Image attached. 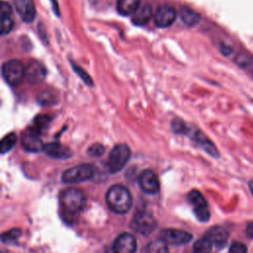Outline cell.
Listing matches in <instances>:
<instances>
[{
  "instance_id": "cell-30",
  "label": "cell",
  "mask_w": 253,
  "mask_h": 253,
  "mask_svg": "<svg viewBox=\"0 0 253 253\" xmlns=\"http://www.w3.org/2000/svg\"><path fill=\"white\" fill-rule=\"evenodd\" d=\"M234 60H235V63H236L238 66H240L241 68H246L247 66H249V65L251 64V59H250V57H249L247 54L243 53V52L238 53V54L236 55V57H235Z\"/></svg>"
},
{
  "instance_id": "cell-3",
  "label": "cell",
  "mask_w": 253,
  "mask_h": 253,
  "mask_svg": "<svg viewBox=\"0 0 253 253\" xmlns=\"http://www.w3.org/2000/svg\"><path fill=\"white\" fill-rule=\"evenodd\" d=\"M130 157V149L126 144L120 143L114 146L106 161V168L110 173L121 171Z\"/></svg>"
},
{
  "instance_id": "cell-1",
  "label": "cell",
  "mask_w": 253,
  "mask_h": 253,
  "mask_svg": "<svg viewBox=\"0 0 253 253\" xmlns=\"http://www.w3.org/2000/svg\"><path fill=\"white\" fill-rule=\"evenodd\" d=\"M108 207L117 213H126L132 205V199L129 191L123 185L112 186L106 195Z\"/></svg>"
},
{
  "instance_id": "cell-34",
  "label": "cell",
  "mask_w": 253,
  "mask_h": 253,
  "mask_svg": "<svg viewBox=\"0 0 253 253\" xmlns=\"http://www.w3.org/2000/svg\"><path fill=\"white\" fill-rule=\"evenodd\" d=\"M220 51H221L222 54L227 56V55H230L232 53V48L225 45V44H220Z\"/></svg>"
},
{
  "instance_id": "cell-20",
  "label": "cell",
  "mask_w": 253,
  "mask_h": 253,
  "mask_svg": "<svg viewBox=\"0 0 253 253\" xmlns=\"http://www.w3.org/2000/svg\"><path fill=\"white\" fill-rule=\"evenodd\" d=\"M58 93L52 88H45L38 95V102L42 106H52L58 102Z\"/></svg>"
},
{
  "instance_id": "cell-17",
  "label": "cell",
  "mask_w": 253,
  "mask_h": 253,
  "mask_svg": "<svg viewBox=\"0 0 253 253\" xmlns=\"http://www.w3.org/2000/svg\"><path fill=\"white\" fill-rule=\"evenodd\" d=\"M205 237H207L212 245H215L217 247H222L226 244L228 237H229V232L226 230V228L215 225L211 227L205 234Z\"/></svg>"
},
{
  "instance_id": "cell-18",
  "label": "cell",
  "mask_w": 253,
  "mask_h": 253,
  "mask_svg": "<svg viewBox=\"0 0 253 253\" xmlns=\"http://www.w3.org/2000/svg\"><path fill=\"white\" fill-rule=\"evenodd\" d=\"M152 16V7L150 4H143L138 8V10L132 15L131 21L135 26L146 25Z\"/></svg>"
},
{
  "instance_id": "cell-22",
  "label": "cell",
  "mask_w": 253,
  "mask_h": 253,
  "mask_svg": "<svg viewBox=\"0 0 253 253\" xmlns=\"http://www.w3.org/2000/svg\"><path fill=\"white\" fill-rule=\"evenodd\" d=\"M145 253H168L167 243L160 237L154 239L146 245Z\"/></svg>"
},
{
  "instance_id": "cell-36",
  "label": "cell",
  "mask_w": 253,
  "mask_h": 253,
  "mask_svg": "<svg viewBox=\"0 0 253 253\" xmlns=\"http://www.w3.org/2000/svg\"><path fill=\"white\" fill-rule=\"evenodd\" d=\"M106 253H116V252H115V250L113 249V247H110V248H108V249L106 250Z\"/></svg>"
},
{
  "instance_id": "cell-27",
  "label": "cell",
  "mask_w": 253,
  "mask_h": 253,
  "mask_svg": "<svg viewBox=\"0 0 253 253\" xmlns=\"http://www.w3.org/2000/svg\"><path fill=\"white\" fill-rule=\"evenodd\" d=\"M20 235H21V230L19 228H13L9 231L4 232L1 236V239L5 243H11L16 241Z\"/></svg>"
},
{
  "instance_id": "cell-29",
  "label": "cell",
  "mask_w": 253,
  "mask_h": 253,
  "mask_svg": "<svg viewBox=\"0 0 253 253\" xmlns=\"http://www.w3.org/2000/svg\"><path fill=\"white\" fill-rule=\"evenodd\" d=\"M14 27V22L11 19V17H6V18H1V35L5 36L9 34Z\"/></svg>"
},
{
  "instance_id": "cell-25",
  "label": "cell",
  "mask_w": 253,
  "mask_h": 253,
  "mask_svg": "<svg viewBox=\"0 0 253 253\" xmlns=\"http://www.w3.org/2000/svg\"><path fill=\"white\" fill-rule=\"evenodd\" d=\"M17 142V135L14 132H10L8 134H6L0 143V151L2 154L10 151L14 145Z\"/></svg>"
},
{
  "instance_id": "cell-26",
  "label": "cell",
  "mask_w": 253,
  "mask_h": 253,
  "mask_svg": "<svg viewBox=\"0 0 253 253\" xmlns=\"http://www.w3.org/2000/svg\"><path fill=\"white\" fill-rule=\"evenodd\" d=\"M70 63H71V66H72L73 70H74V71L78 74V76L84 81V83L91 86L92 83H93V81H92V78L90 77V75H89L79 64H77L76 62L70 61Z\"/></svg>"
},
{
  "instance_id": "cell-9",
  "label": "cell",
  "mask_w": 253,
  "mask_h": 253,
  "mask_svg": "<svg viewBox=\"0 0 253 253\" xmlns=\"http://www.w3.org/2000/svg\"><path fill=\"white\" fill-rule=\"evenodd\" d=\"M159 236L167 244H174V245L186 244L190 242V240L192 239V234L189 233L188 231L181 230V229H173V228H166L161 230Z\"/></svg>"
},
{
  "instance_id": "cell-7",
  "label": "cell",
  "mask_w": 253,
  "mask_h": 253,
  "mask_svg": "<svg viewBox=\"0 0 253 253\" xmlns=\"http://www.w3.org/2000/svg\"><path fill=\"white\" fill-rule=\"evenodd\" d=\"M132 227L140 234L147 235L156 228V220L153 215L145 211H137L132 218Z\"/></svg>"
},
{
  "instance_id": "cell-6",
  "label": "cell",
  "mask_w": 253,
  "mask_h": 253,
  "mask_svg": "<svg viewBox=\"0 0 253 253\" xmlns=\"http://www.w3.org/2000/svg\"><path fill=\"white\" fill-rule=\"evenodd\" d=\"M188 201L193 207V211L196 217L200 221H208L210 218V211L208 208V203L202 193L198 190H192L188 194Z\"/></svg>"
},
{
  "instance_id": "cell-4",
  "label": "cell",
  "mask_w": 253,
  "mask_h": 253,
  "mask_svg": "<svg viewBox=\"0 0 253 253\" xmlns=\"http://www.w3.org/2000/svg\"><path fill=\"white\" fill-rule=\"evenodd\" d=\"M2 76L11 86H18L25 77V67L18 59H11L3 63Z\"/></svg>"
},
{
  "instance_id": "cell-8",
  "label": "cell",
  "mask_w": 253,
  "mask_h": 253,
  "mask_svg": "<svg viewBox=\"0 0 253 253\" xmlns=\"http://www.w3.org/2000/svg\"><path fill=\"white\" fill-rule=\"evenodd\" d=\"M46 75L44 65L38 60H31L25 67V77L30 84L37 85L42 83Z\"/></svg>"
},
{
  "instance_id": "cell-28",
  "label": "cell",
  "mask_w": 253,
  "mask_h": 253,
  "mask_svg": "<svg viewBox=\"0 0 253 253\" xmlns=\"http://www.w3.org/2000/svg\"><path fill=\"white\" fill-rule=\"evenodd\" d=\"M105 152V146L101 143H93L87 149V153L93 157H100Z\"/></svg>"
},
{
  "instance_id": "cell-2",
  "label": "cell",
  "mask_w": 253,
  "mask_h": 253,
  "mask_svg": "<svg viewBox=\"0 0 253 253\" xmlns=\"http://www.w3.org/2000/svg\"><path fill=\"white\" fill-rule=\"evenodd\" d=\"M60 203L64 214L73 216L84 209L86 205V197L80 189L68 188L62 192Z\"/></svg>"
},
{
  "instance_id": "cell-5",
  "label": "cell",
  "mask_w": 253,
  "mask_h": 253,
  "mask_svg": "<svg viewBox=\"0 0 253 253\" xmlns=\"http://www.w3.org/2000/svg\"><path fill=\"white\" fill-rule=\"evenodd\" d=\"M94 175V168L90 164H79L65 170L62 173L61 180L64 183L74 184L89 180Z\"/></svg>"
},
{
  "instance_id": "cell-19",
  "label": "cell",
  "mask_w": 253,
  "mask_h": 253,
  "mask_svg": "<svg viewBox=\"0 0 253 253\" xmlns=\"http://www.w3.org/2000/svg\"><path fill=\"white\" fill-rule=\"evenodd\" d=\"M140 7V0H117V10L123 16L133 15Z\"/></svg>"
},
{
  "instance_id": "cell-23",
  "label": "cell",
  "mask_w": 253,
  "mask_h": 253,
  "mask_svg": "<svg viewBox=\"0 0 253 253\" xmlns=\"http://www.w3.org/2000/svg\"><path fill=\"white\" fill-rule=\"evenodd\" d=\"M50 121H51V118L49 116H47V115H39L38 117L35 118L34 124L30 128L33 129L34 131L38 132L39 134H42V130L48 126Z\"/></svg>"
},
{
  "instance_id": "cell-35",
  "label": "cell",
  "mask_w": 253,
  "mask_h": 253,
  "mask_svg": "<svg viewBox=\"0 0 253 253\" xmlns=\"http://www.w3.org/2000/svg\"><path fill=\"white\" fill-rule=\"evenodd\" d=\"M248 186H249V189H250V191H251V193H252V195H253V180H251V181L248 183Z\"/></svg>"
},
{
  "instance_id": "cell-31",
  "label": "cell",
  "mask_w": 253,
  "mask_h": 253,
  "mask_svg": "<svg viewBox=\"0 0 253 253\" xmlns=\"http://www.w3.org/2000/svg\"><path fill=\"white\" fill-rule=\"evenodd\" d=\"M247 246L239 241H233L230 246L228 253H247Z\"/></svg>"
},
{
  "instance_id": "cell-11",
  "label": "cell",
  "mask_w": 253,
  "mask_h": 253,
  "mask_svg": "<svg viewBox=\"0 0 253 253\" xmlns=\"http://www.w3.org/2000/svg\"><path fill=\"white\" fill-rule=\"evenodd\" d=\"M187 135L191 136L192 139H194L207 153H209L212 157H218V151L215 148L214 144L199 129H193L191 126H188L186 133Z\"/></svg>"
},
{
  "instance_id": "cell-10",
  "label": "cell",
  "mask_w": 253,
  "mask_h": 253,
  "mask_svg": "<svg viewBox=\"0 0 253 253\" xmlns=\"http://www.w3.org/2000/svg\"><path fill=\"white\" fill-rule=\"evenodd\" d=\"M138 184L140 189L149 195H154L159 192V182L153 171L149 169L143 170L138 177Z\"/></svg>"
},
{
  "instance_id": "cell-32",
  "label": "cell",
  "mask_w": 253,
  "mask_h": 253,
  "mask_svg": "<svg viewBox=\"0 0 253 253\" xmlns=\"http://www.w3.org/2000/svg\"><path fill=\"white\" fill-rule=\"evenodd\" d=\"M12 14V7L9 3L2 1L0 6V18H6L10 17Z\"/></svg>"
},
{
  "instance_id": "cell-16",
  "label": "cell",
  "mask_w": 253,
  "mask_h": 253,
  "mask_svg": "<svg viewBox=\"0 0 253 253\" xmlns=\"http://www.w3.org/2000/svg\"><path fill=\"white\" fill-rule=\"evenodd\" d=\"M42 151L54 159H68L72 156V150L69 147L56 141L44 144Z\"/></svg>"
},
{
  "instance_id": "cell-24",
  "label": "cell",
  "mask_w": 253,
  "mask_h": 253,
  "mask_svg": "<svg viewBox=\"0 0 253 253\" xmlns=\"http://www.w3.org/2000/svg\"><path fill=\"white\" fill-rule=\"evenodd\" d=\"M211 249L212 243L205 236L198 239L193 246L194 253H211Z\"/></svg>"
},
{
  "instance_id": "cell-14",
  "label": "cell",
  "mask_w": 253,
  "mask_h": 253,
  "mask_svg": "<svg viewBox=\"0 0 253 253\" xmlns=\"http://www.w3.org/2000/svg\"><path fill=\"white\" fill-rule=\"evenodd\" d=\"M22 146L29 152H39L43 150L44 144L41 139V134L29 128L22 136Z\"/></svg>"
},
{
  "instance_id": "cell-21",
  "label": "cell",
  "mask_w": 253,
  "mask_h": 253,
  "mask_svg": "<svg viewBox=\"0 0 253 253\" xmlns=\"http://www.w3.org/2000/svg\"><path fill=\"white\" fill-rule=\"evenodd\" d=\"M180 17H181L182 22L187 27H194L201 20V16L197 12H195L193 9H191L187 6H184V7L181 8Z\"/></svg>"
},
{
  "instance_id": "cell-13",
  "label": "cell",
  "mask_w": 253,
  "mask_h": 253,
  "mask_svg": "<svg viewBox=\"0 0 253 253\" xmlns=\"http://www.w3.org/2000/svg\"><path fill=\"white\" fill-rule=\"evenodd\" d=\"M113 249L116 253H135L136 240L132 234L124 232L116 238Z\"/></svg>"
},
{
  "instance_id": "cell-15",
  "label": "cell",
  "mask_w": 253,
  "mask_h": 253,
  "mask_svg": "<svg viewBox=\"0 0 253 253\" xmlns=\"http://www.w3.org/2000/svg\"><path fill=\"white\" fill-rule=\"evenodd\" d=\"M16 11L26 23H31L36 18V7L33 0H13Z\"/></svg>"
},
{
  "instance_id": "cell-33",
  "label": "cell",
  "mask_w": 253,
  "mask_h": 253,
  "mask_svg": "<svg viewBox=\"0 0 253 253\" xmlns=\"http://www.w3.org/2000/svg\"><path fill=\"white\" fill-rule=\"evenodd\" d=\"M245 233H246V236L248 238L253 239V221H250V222L247 223L246 229H245Z\"/></svg>"
},
{
  "instance_id": "cell-12",
  "label": "cell",
  "mask_w": 253,
  "mask_h": 253,
  "mask_svg": "<svg viewBox=\"0 0 253 253\" xmlns=\"http://www.w3.org/2000/svg\"><path fill=\"white\" fill-rule=\"evenodd\" d=\"M176 19V11L169 5H161L157 8L154 15V23L159 28L171 26Z\"/></svg>"
}]
</instances>
